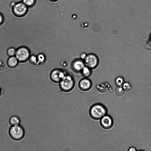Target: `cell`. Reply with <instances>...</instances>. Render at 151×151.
Returning <instances> with one entry per match:
<instances>
[{
  "mask_svg": "<svg viewBox=\"0 0 151 151\" xmlns=\"http://www.w3.org/2000/svg\"><path fill=\"white\" fill-rule=\"evenodd\" d=\"M107 112L106 107L100 103L94 104L91 107L89 111L90 116L92 119L95 120L100 119L107 114Z\"/></svg>",
  "mask_w": 151,
  "mask_h": 151,
  "instance_id": "1",
  "label": "cell"
},
{
  "mask_svg": "<svg viewBox=\"0 0 151 151\" xmlns=\"http://www.w3.org/2000/svg\"><path fill=\"white\" fill-rule=\"evenodd\" d=\"M10 137L15 141L22 139L24 137V130L23 128L19 125L12 126L9 131Z\"/></svg>",
  "mask_w": 151,
  "mask_h": 151,
  "instance_id": "2",
  "label": "cell"
},
{
  "mask_svg": "<svg viewBox=\"0 0 151 151\" xmlns=\"http://www.w3.org/2000/svg\"><path fill=\"white\" fill-rule=\"evenodd\" d=\"M28 8L22 1L15 3L13 5L12 12L14 14L18 17L24 16L27 13Z\"/></svg>",
  "mask_w": 151,
  "mask_h": 151,
  "instance_id": "3",
  "label": "cell"
},
{
  "mask_svg": "<svg viewBox=\"0 0 151 151\" xmlns=\"http://www.w3.org/2000/svg\"><path fill=\"white\" fill-rule=\"evenodd\" d=\"M74 85V81L71 77L70 76H66L61 80L60 86L63 91L68 92L73 89Z\"/></svg>",
  "mask_w": 151,
  "mask_h": 151,
  "instance_id": "4",
  "label": "cell"
},
{
  "mask_svg": "<svg viewBox=\"0 0 151 151\" xmlns=\"http://www.w3.org/2000/svg\"><path fill=\"white\" fill-rule=\"evenodd\" d=\"M30 52L29 49L25 47H21L16 50L15 57L19 61H26L29 58Z\"/></svg>",
  "mask_w": 151,
  "mask_h": 151,
  "instance_id": "5",
  "label": "cell"
},
{
  "mask_svg": "<svg viewBox=\"0 0 151 151\" xmlns=\"http://www.w3.org/2000/svg\"><path fill=\"white\" fill-rule=\"evenodd\" d=\"M85 60L86 65L90 68H94L98 64V58L96 55L93 54H90L87 55Z\"/></svg>",
  "mask_w": 151,
  "mask_h": 151,
  "instance_id": "6",
  "label": "cell"
},
{
  "mask_svg": "<svg viewBox=\"0 0 151 151\" xmlns=\"http://www.w3.org/2000/svg\"><path fill=\"white\" fill-rule=\"evenodd\" d=\"M100 124L102 127L105 129H109L112 127L113 120L111 116L106 115L100 119Z\"/></svg>",
  "mask_w": 151,
  "mask_h": 151,
  "instance_id": "7",
  "label": "cell"
},
{
  "mask_svg": "<svg viewBox=\"0 0 151 151\" xmlns=\"http://www.w3.org/2000/svg\"><path fill=\"white\" fill-rule=\"evenodd\" d=\"M80 89L83 91L89 90L92 86V83L88 79L85 78L81 80L79 84Z\"/></svg>",
  "mask_w": 151,
  "mask_h": 151,
  "instance_id": "8",
  "label": "cell"
},
{
  "mask_svg": "<svg viewBox=\"0 0 151 151\" xmlns=\"http://www.w3.org/2000/svg\"><path fill=\"white\" fill-rule=\"evenodd\" d=\"M51 76L52 80L55 82L60 81L65 76L63 72L58 70H53Z\"/></svg>",
  "mask_w": 151,
  "mask_h": 151,
  "instance_id": "9",
  "label": "cell"
},
{
  "mask_svg": "<svg viewBox=\"0 0 151 151\" xmlns=\"http://www.w3.org/2000/svg\"><path fill=\"white\" fill-rule=\"evenodd\" d=\"M19 61L16 57L14 56L10 57L7 61L8 65L11 67L16 66L18 64Z\"/></svg>",
  "mask_w": 151,
  "mask_h": 151,
  "instance_id": "10",
  "label": "cell"
},
{
  "mask_svg": "<svg viewBox=\"0 0 151 151\" xmlns=\"http://www.w3.org/2000/svg\"><path fill=\"white\" fill-rule=\"evenodd\" d=\"M20 122V119L16 116H11L9 119V123L12 126L19 125Z\"/></svg>",
  "mask_w": 151,
  "mask_h": 151,
  "instance_id": "11",
  "label": "cell"
},
{
  "mask_svg": "<svg viewBox=\"0 0 151 151\" xmlns=\"http://www.w3.org/2000/svg\"><path fill=\"white\" fill-rule=\"evenodd\" d=\"M74 69L77 71L82 70L84 67V64L83 61L78 60L74 62L73 64Z\"/></svg>",
  "mask_w": 151,
  "mask_h": 151,
  "instance_id": "12",
  "label": "cell"
},
{
  "mask_svg": "<svg viewBox=\"0 0 151 151\" xmlns=\"http://www.w3.org/2000/svg\"><path fill=\"white\" fill-rule=\"evenodd\" d=\"M21 1L28 8L33 7L36 3V0H22Z\"/></svg>",
  "mask_w": 151,
  "mask_h": 151,
  "instance_id": "13",
  "label": "cell"
},
{
  "mask_svg": "<svg viewBox=\"0 0 151 151\" xmlns=\"http://www.w3.org/2000/svg\"><path fill=\"white\" fill-rule=\"evenodd\" d=\"M124 83V79L120 76L117 77L115 81V84L117 87L122 86Z\"/></svg>",
  "mask_w": 151,
  "mask_h": 151,
  "instance_id": "14",
  "label": "cell"
},
{
  "mask_svg": "<svg viewBox=\"0 0 151 151\" xmlns=\"http://www.w3.org/2000/svg\"><path fill=\"white\" fill-rule=\"evenodd\" d=\"M16 50L14 47H10L7 50V53L9 57L14 56L15 55Z\"/></svg>",
  "mask_w": 151,
  "mask_h": 151,
  "instance_id": "15",
  "label": "cell"
},
{
  "mask_svg": "<svg viewBox=\"0 0 151 151\" xmlns=\"http://www.w3.org/2000/svg\"><path fill=\"white\" fill-rule=\"evenodd\" d=\"M82 70V73L84 76H88L90 74L91 70L90 68L87 66H84Z\"/></svg>",
  "mask_w": 151,
  "mask_h": 151,
  "instance_id": "16",
  "label": "cell"
},
{
  "mask_svg": "<svg viewBox=\"0 0 151 151\" xmlns=\"http://www.w3.org/2000/svg\"><path fill=\"white\" fill-rule=\"evenodd\" d=\"M122 87L124 91H128L131 89V86L128 82L124 83L122 85Z\"/></svg>",
  "mask_w": 151,
  "mask_h": 151,
  "instance_id": "17",
  "label": "cell"
},
{
  "mask_svg": "<svg viewBox=\"0 0 151 151\" xmlns=\"http://www.w3.org/2000/svg\"><path fill=\"white\" fill-rule=\"evenodd\" d=\"M124 91L121 86L117 87L115 90V93L118 96H121L122 95Z\"/></svg>",
  "mask_w": 151,
  "mask_h": 151,
  "instance_id": "18",
  "label": "cell"
},
{
  "mask_svg": "<svg viewBox=\"0 0 151 151\" xmlns=\"http://www.w3.org/2000/svg\"><path fill=\"white\" fill-rule=\"evenodd\" d=\"M37 59L39 63H42L45 60V57L43 54H40L37 56Z\"/></svg>",
  "mask_w": 151,
  "mask_h": 151,
  "instance_id": "19",
  "label": "cell"
},
{
  "mask_svg": "<svg viewBox=\"0 0 151 151\" xmlns=\"http://www.w3.org/2000/svg\"><path fill=\"white\" fill-rule=\"evenodd\" d=\"M37 58L34 55H32L29 58V60L32 63H37Z\"/></svg>",
  "mask_w": 151,
  "mask_h": 151,
  "instance_id": "20",
  "label": "cell"
},
{
  "mask_svg": "<svg viewBox=\"0 0 151 151\" xmlns=\"http://www.w3.org/2000/svg\"><path fill=\"white\" fill-rule=\"evenodd\" d=\"M4 21V17L3 15L0 12V25L2 24Z\"/></svg>",
  "mask_w": 151,
  "mask_h": 151,
  "instance_id": "21",
  "label": "cell"
},
{
  "mask_svg": "<svg viewBox=\"0 0 151 151\" xmlns=\"http://www.w3.org/2000/svg\"><path fill=\"white\" fill-rule=\"evenodd\" d=\"M86 56L87 55L85 53H83L81 55L80 58L84 60L85 59Z\"/></svg>",
  "mask_w": 151,
  "mask_h": 151,
  "instance_id": "22",
  "label": "cell"
},
{
  "mask_svg": "<svg viewBox=\"0 0 151 151\" xmlns=\"http://www.w3.org/2000/svg\"><path fill=\"white\" fill-rule=\"evenodd\" d=\"M136 150V149L134 147H130L128 150L129 151H134Z\"/></svg>",
  "mask_w": 151,
  "mask_h": 151,
  "instance_id": "23",
  "label": "cell"
},
{
  "mask_svg": "<svg viewBox=\"0 0 151 151\" xmlns=\"http://www.w3.org/2000/svg\"><path fill=\"white\" fill-rule=\"evenodd\" d=\"M149 38H150V42H151V34H150V36Z\"/></svg>",
  "mask_w": 151,
  "mask_h": 151,
  "instance_id": "24",
  "label": "cell"
},
{
  "mask_svg": "<svg viewBox=\"0 0 151 151\" xmlns=\"http://www.w3.org/2000/svg\"><path fill=\"white\" fill-rule=\"evenodd\" d=\"M50 1H57L58 0H50Z\"/></svg>",
  "mask_w": 151,
  "mask_h": 151,
  "instance_id": "25",
  "label": "cell"
},
{
  "mask_svg": "<svg viewBox=\"0 0 151 151\" xmlns=\"http://www.w3.org/2000/svg\"><path fill=\"white\" fill-rule=\"evenodd\" d=\"M1 88H0V95H1Z\"/></svg>",
  "mask_w": 151,
  "mask_h": 151,
  "instance_id": "26",
  "label": "cell"
}]
</instances>
